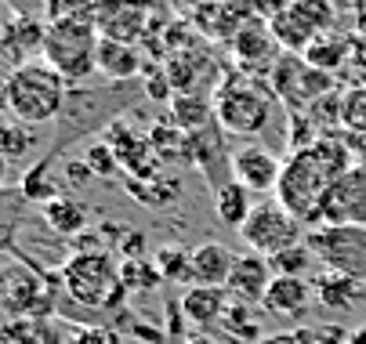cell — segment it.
Wrapping results in <instances>:
<instances>
[{"label": "cell", "mask_w": 366, "mask_h": 344, "mask_svg": "<svg viewBox=\"0 0 366 344\" xmlns=\"http://www.w3.org/2000/svg\"><path fill=\"white\" fill-rule=\"evenodd\" d=\"M352 153L341 134H323L312 149L305 153H290V160L283 163V178L276 185V203L294 214L301 225H320V207L323 196L330 192V185L352 171Z\"/></svg>", "instance_id": "1"}, {"label": "cell", "mask_w": 366, "mask_h": 344, "mask_svg": "<svg viewBox=\"0 0 366 344\" xmlns=\"http://www.w3.org/2000/svg\"><path fill=\"white\" fill-rule=\"evenodd\" d=\"M69 102V80L51 69L44 59L11 69L8 76V116H15L26 127H44L62 120Z\"/></svg>", "instance_id": "2"}, {"label": "cell", "mask_w": 366, "mask_h": 344, "mask_svg": "<svg viewBox=\"0 0 366 344\" xmlns=\"http://www.w3.org/2000/svg\"><path fill=\"white\" fill-rule=\"evenodd\" d=\"M272 87H265V80H257L254 73H229L218 87H214V120L225 134L236 138H254L265 131L269 113H272Z\"/></svg>", "instance_id": "3"}, {"label": "cell", "mask_w": 366, "mask_h": 344, "mask_svg": "<svg viewBox=\"0 0 366 344\" xmlns=\"http://www.w3.org/2000/svg\"><path fill=\"white\" fill-rule=\"evenodd\" d=\"M62 290L80 308H98V312L117 308L127 298V290L120 283V265L113 261L109 251L73 254L62 265Z\"/></svg>", "instance_id": "4"}, {"label": "cell", "mask_w": 366, "mask_h": 344, "mask_svg": "<svg viewBox=\"0 0 366 344\" xmlns=\"http://www.w3.org/2000/svg\"><path fill=\"white\" fill-rule=\"evenodd\" d=\"M98 26L84 15H62L47 26L44 36V62L59 69L69 84L84 80L98 69Z\"/></svg>", "instance_id": "5"}, {"label": "cell", "mask_w": 366, "mask_h": 344, "mask_svg": "<svg viewBox=\"0 0 366 344\" xmlns=\"http://www.w3.org/2000/svg\"><path fill=\"white\" fill-rule=\"evenodd\" d=\"M305 247L327 272L366 283V228L355 225H316L305 232Z\"/></svg>", "instance_id": "6"}, {"label": "cell", "mask_w": 366, "mask_h": 344, "mask_svg": "<svg viewBox=\"0 0 366 344\" xmlns=\"http://www.w3.org/2000/svg\"><path fill=\"white\" fill-rule=\"evenodd\" d=\"M334 22H337L334 0H290L276 19H269V29L283 51L305 55V47L312 40L334 33Z\"/></svg>", "instance_id": "7"}, {"label": "cell", "mask_w": 366, "mask_h": 344, "mask_svg": "<svg viewBox=\"0 0 366 344\" xmlns=\"http://www.w3.org/2000/svg\"><path fill=\"white\" fill-rule=\"evenodd\" d=\"M305 232L308 228L294 214H287L276 200L257 203L250 211V218L243 221V228H239L243 243L254 254H261V258H276V254L297 247V243H305Z\"/></svg>", "instance_id": "8"}, {"label": "cell", "mask_w": 366, "mask_h": 344, "mask_svg": "<svg viewBox=\"0 0 366 344\" xmlns=\"http://www.w3.org/2000/svg\"><path fill=\"white\" fill-rule=\"evenodd\" d=\"M269 87L290 113H308L323 94H330V76L312 69L301 55L283 51L276 66L269 69Z\"/></svg>", "instance_id": "9"}, {"label": "cell", "mask_w": 366, "mask_h": 344, "mask_svg": "<svg viewBox=\"0 0 366 344\" xmlns=\"http://www.w3.org/2000/svg\"><path fill=\"white\" fill-rule=\"evenodd\" d=\"M51 308V290L33 265L0 268V315H44Z\"/></svg>", "instance_id": "10"}, {"label": "cell", "mask_w": 366, "mask_h": 344, "mask_svg": "<svg viewBox=\"0 0 366 344\" xmlns=\"http://www.w3.org/2000/svg\"><path fill=\"white\" fill-rule=\"evenodd\" d=\"M320 225L366 228V163H355L330 185V192L323 196V207H320Z\"/></svg>", "instance_id": "11"}, {"label": "cell", "mask_w": 366, "mask_h": 344, "mask_svg": "<svg viewBox=\"0 0 366 344\" xmlns=\"http://www.w3.org/2000/svg\"><path fill=\"white\" fill-rule=\"evenodd\" d=\"M232 181H239L250 192H276L280 178H283V160L261 141H247L239 149H232Z\"/></svg>", "instance_id": "12"}, {"label": "cell", "mask_w": 366, "mask_h": 344, "mask_svg": "<svg viewBox=\"0 0 366 344\" xmlns=\"http://www.w3.org/2000/svg\"><path fill=\"white\" fill-rule=\"evenodd\" d=\"M44 36L47 26L33 15H11L4 26H0V66L19 69L29 66L36 59H44Z\"/></svg>", "instance_id": "13"}, {"label": "cell", "mask_w": 366, "mask_h": 344, "mask_svg": "<svg viewBox=\"0 0 366 344\" xmlns=\"http://www.w3.org/2000/svg\"><path fill=\"white\" fill-rule=\"evenodd\" d=\"M232 51H236V59H239L243 66H250V69H243V73H269V69L276 66V59H280V55H276L280 44H276V36H272V29H269L265 19H250V22H243V26L236 29Z\"/></svg>", "instance_id": "14"}, {"label": "cell", "mask_w": 366, "mask_h": 344, "mask_svg": "<svg viewBox=\"0 0 366 344\" xmlns=\"http://www.w3.org/2000/svg\"><path fill=\"white\" fill-rule=\"evenodd\" d=\"M91 19L98 26V36H109V40L134 44V36L145 33V8L138 0H106V4H98Z\"/></svg>", "instance_id": "15"}, {"label": "cell", "mask_w": 366, "mask_h": 344, "mask_svg": "<svg viewBox=\"0 0 366 344\" xmlns=\"http://www.w3.org/2000/svg\"><path fill=\"white\" fill-rule=\"evenodd\" d=\"M182 315H185V323H192V326H199V330H214L222 319H225V312H229V305H232V293L225 290V286H189L185 293H182Z\"/></svg>", "instance_id": "16"}, {"label": "cell", "mask_w": 366, "mask_h": 344, "mask_svg": "<svg viewBox=\"0 0 366 344\" xmlns=\"http://www.w3.org/2000/svg\"><path fill=\"white\" fill-rule=\"evenodd\" d=\"M272 279H276V275H272L269 258H261V254L247 251V254H239V258H236V265H232V275H229L225 290L232 293V298H239V301L261 305V301H265V290H269V283H272Z\"/></svg>", "instance_id": "17"}, {"label": "cell", "mask_w": 366, "mask_h": 344, "mask_svg": "<svg viewBox=\"0 0 366 344\" xmlns=\"http://www.w3.org/2000/svg\"><path fill=\"white\" fill-rule=\"evenodd\" d=\"M232 265H236V254L218 239H203L192 251V279L199 286H225L232 275Z\"/></svg>", "instance_id": "18"}, {"label": "cell", "mask_w": 366, "mask_h": 344, "mask_svg": "<svg viewBox=\"0 0 366 344\" xmlns=\"http://www.w3.org/2000/svg\"><path fill=\"white\" fill-rule=\"evenodd\" d=\"M308 305H312V286L297 275H276L265 290V301H261V308H269L280 319H297L305 315Z\"/></svg>", "instance_id": "19"}, {"label": "cell", "mask_w": 366, "mask_h": 344, "mask_svg": "<svg viewBox=\"0 0 366 344\" xmlns=\"http://www.w3.org/2000/svg\"><path fill=\"white\" fill-rule=\"evenodd\" d=\"M98 73H106L113 84H131L142 73V55L134 44L124 40H109L102 36L98 40Z\"/></svg>", "instance_id": "20"}, {"label": "cell", "mask_w": 366, "mask_h": 344, "mask_svg": "<svg viewBox=\"0 0 366 344\" xmlns=\"http://www.w3.org/2000/svg\"><path fill=\"white\" fill-rule=\"evenodd\" d=\"M26 221H29V200L22 196V188H0V251L15 254L22 261H26V254L15 243H19V232L26 228Z\"/></svg>", "instance_id": "21"}, {"label": "cell", "mask_w": 366, "mask_h": 344, "mask_svg": "<svg viewBox=\"0 0 366 344\" xmlns=\"http://www.w3.org/2000/svg\"><path fill=\"white\" fill-rule=\"evenodd\" d=\"M312 69H320L327 76H334L337 69H345V62L352 59V36H341V33H327L320 40H312L301 55Z\"/></svg>", "instance_id": "22"}, {"label": "cell", "mask_w": 366, "mask_h": 344, "mask_svg": "<svg viewBox=\"0 0 366 344\" xmlns=\"http://www.w3.org/2000/svg\"><path fill=\"white\" fill-rule=\"evenodd\" d=\"M40 211H44V225L62 239H76L87 228V207L73 200V196H59V200L44 203Z\"/></svg>", "instance_id": "23"}, {"label": "cell", "mask_w": 366, "mask_h": 344, "mask_svg": "<svg viewBox=\"0 0 366 344\" xmlns=\"http://www.w3.org/2000/svg\"><path fill=\"white\" fill-rule=\"evenodd\" d=\"M312 293L320 298V305L345 312V308H352V305H359V301L366 298V286H362L359 279H348V275H337V272H327V268H323V275L316 279Z\"/></svg>", "instance_id": "24"}, {"label": "cell", "mask_w": 366, "mask_h": 344, "mask_svg": "<svg viewBox=\"0 0 366 344\" xmlns=\"http://www.w3.org/2000/svg\"><path fill=\"white\" fill-rule=\"evenodd\" d=\"M254 207H257V203H254V192L243 188L239 181H229V185H222V188L214 192V211H218V221H222L225 228H236V232H239Z\"/></svg>", "instance_id": "25"}, {"label": "cell", "mask_w": 366, "mask_h": 344, "mask_svg": "<svg viewBox=\"0 0 366 344\" xmlns=\"http://www.w3.org/2000/svg\"><path fill=\"white\" fill-rule=\"evenodd\" d=\"M51 167H55V160L51 156H44L40 163H33L29 171H26V178H22V196L29 203H51V200H59L62 196V178H51Z\"/></svg>", "instance_id": "26"}, {"label": "cell", "mask_w": 366, "mask_h": 344, "mask_svg": "<svg viewBox=\"0 0 366 344\" xmlns=\"http://www.w3.org/2000/svg\"><path fill=\"white\" fill-rule=\"evenodd\" d=\"M0 344H59L40 319L26 315H0Z\"/></svg>", "instance_id": "27"}, {"label": "cell", "mask_w": 366, "mask_h": 344, "mask_svg": "<svg viewBox=\"0 0 366 344\" xmlns=\"http://www.w3.org/2000/svg\"><path fill=\"white\" fill-rule=\"evenodd\" d=\"M174 123L185 134H196L214 123V106L203 94H174Z\"/></svg>", "instance_id": "28"}, {"label": "cell", "mask_w": 366, "mask_h": 344, "mask_svg": "<svg viewBox=\"0 0 366 344\" xmlns=\"http://www.w3.org/2000/svg\"><path fill=\"white\" fill-rule=\"evenodd\" d=\"M33 145H36L33 127H26V123H19L15 116L0 113V153H4L8 160H26V156L33 153Z\"/></svg>", "instance_id": "29"}, {"label": "cell", "mask_w": 366, "mask_h": 344, "mask_svg": "<svg viewBox=\"0 0 366 344\" xmlns=\"http://www.w3.org/2000/svg\"><path fill=\"white\" fill-rule=\"evenodd\" d=\"M156 268H160L164 283H185L192 286V251H182V247H160L156 251Z\"/></svg>", "instance_id": "30"}, {"label": "cell", "mask_w": 366, "mask_h": 344, "mask_svg": "<svg viewBox=\"0 0 366 344\" xmlns=\"http://www.w3.org/2000/svg\"><path fill=\"white\" fill-rule=\"evenodd\" d=\"M120 283H124L127 293H138V290L160 286L164 275H160V268H156V265H149L145 258H138V261H120Z\"/></svg>", "instance_id": "31"}, {"label": "cell", "mask_w": 366, "mask_h": 344, "mask_svg": "<svg viewBox=\"0 0 366 344\" xmlns=\"http://www.w3.org/2000/svg\"><path fill=\"white\" fill-rule=\"evenodd\" d=\"M269 265H272V275H297V279H305V272H312V265H316V254H312L305 243H297V247L269 258Z\"/></svg>", "instance_id": "32"}, {"label": "cell", "mask_w": 366, "mask_h": 344, "mask_svg": "<svg viewBox=\"0 0 366 344\" xmlns=\"http://www.w3.org/2000/svg\"><path fill=\"white\" fill-rule=\"evenodd\" d=\"M84 163H87V171L94 178H113L120 171V160H117V153L109 149L106 141H91L87 153H84Z\"/></svg>", "instance_id": "33"}, {"label": "cell", "mask_w": 366, "mask_h": 344, "mask_svg": "<svg viewBox=\"0 0 366 344\" xmlns=\"http://www.w3.org/2000/svg\"><path fill=\"white\" fill-rule=\"evenodd\" d=\"M73 344H124L120 333L106 323H87V326H76L73 333Z\"/></svg>", "instance_id": "34"}, {"label": "cell", "mask_w": 366, "mask_h": 344, "mask_svg": "<svg viewBox=\"0 0 366 344\" xmlns=\"http://www.w3.org/2000/svg\"><path fill=\"white\" fill-rule=\"evenodd\" d=\"M211 4H218V0H174V8H178L185 19H199Z\"/></svg>", "instance_id": "35"}, {"label": "cell", "mask_w": 366, "mask_h": 344, "mask_svg": "<svg viewBox=\"0 0 366 344\" xmlns=\"http://www.w3.org/2000/svg\"><path fill=\"white\" fill-rule=\"evenodd\" d=\"M138 340H149V344H171V337L164 333V330H156V326H145V323H134V330H131Z\"/></svg>", "instance_id": "36"}, {"label": "cell", "mask_w": 366, "mask_h": 344, "mask_svg": "<svg viewBox=\"0 0 366 344\" xmlns=\"http://www.w3.org/2000/svg\"><path fill=\"white\" fill-rule=\"evenodd\" d=\"M250 4H254L257 19H276V15L290 4V0H250Z\"/></svg>", "instance_id": "37"}, {"label": "cell", "mask_w": 366, "mask_h": 344, "mask_svg": "<svg viewBox=\"0 0 366 344\" xmlns=\"http://www.w3.org/2000/svg\"><path fill=\"white\" fill-rule=\"evenodd\" d=\"M185 344H229V340H225V337H218L214 330H196Z\"/></svg>", "instance_id": "38"}, {"label": "cell", "mask_w": 366, "mask_h": 344, "mask_svg": "<svg viewBox=\"0 0 366 344\" xmlns=\"http://www.w3.org/2000/svg\"><path fill=\"white\" fill-rule=\"evenodd\" d=\"M8 76H11V69L0 66V113H8Z\"/></svg>", "instance_id": "39"}, {"label": "cell", "mask_w": 366, "mask_h": 344, "mask_svg": "<svg viewBox=\"0 0 366 344\" xmlns=\"http://www.w3.org/2000/svg\"><path fill=\"white\" fill-rule=\"evenodd\" d=\"M257 344H297V333H269V337H261Z\"/></svg>", "instance_id": "40"}, {"label": "cell", "mask_w": 366, "mask_h": 344, "mask_svg": "<svg viewBox=\"0 0 366 344\" xmlns=\"http://www.w3.org/2000/svg\"><path fill=\"white\" fill-rule=\"evenodd\" d=\"M348 344H366V323H359V326L348 330Z\"/></svg>", "instance_id": "41"}, {"label": "cell", "mask_w": 366, "mask_h": 344, "mask_svg": "<svg viewBox=\"0 0 366 344\" xmlns=\"http://www.w3.org/2000/svg\"><path fill=\"white\" fill-rule=\"evenodd\" d=\"M8 174H11V160L0 153V188H8Z\"/></svg>", "instance_id": "42"}, {"label": "cell", "mask_w": 366, "mask_h": 344, "mask_svg": "<svg viewBox=\"0 0 366 344\" xmlns=\"http://www.w3.org/2000/svg\"><path fill=\"white\" fill-rule=\"evenodd\" d=\"M171 344H174V340H171Z\"/></svg>", "instance_id": "43"}]
</instances>
